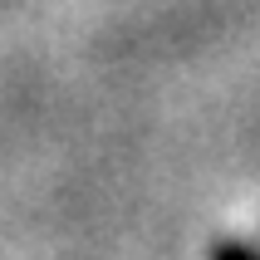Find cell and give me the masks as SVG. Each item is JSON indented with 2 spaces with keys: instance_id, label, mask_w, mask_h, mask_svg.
Listing matches in <instances>:
<instances>
[{
  "instance_id": "cell-1",
  "label": "cell",
  "mask_w": 260,
  "mask_h": 260,
  "mask_svg": "<svg viewBox=\"0 0 260 260\" xmlns=\"http://www.w3.org/2000/svg\"><path fill=\"white\" fill-rule=\"evenodd\" d=\"M211 260H260V255L246 241H216V246H211Z\"/></svg>"
}]
</instances>
